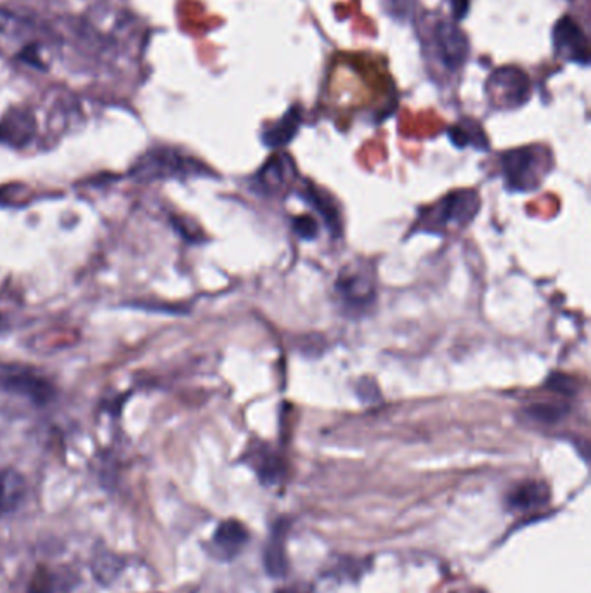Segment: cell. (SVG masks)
<instances>
[{
	"label": "cell",
	"mask_w": 591,
	"mask_h": 593,
	"mask_svg": "<svg viewBox=\"0 0 591 593\" xmlns=\"http://www.w3.org/2000/svg\"><path fill=\"white\" fill-rule=\"evenodd\" d=\"M0 42L20 63L37 70H47L51 65V44L46 37L32 23L6 11L0 13Z\"/></svg>",
	"instance_id": "1"
},
{
	"label": "cell",
	"mask_w": 591,
	"mask_h": 593,
	"mask_svg": "<svg viewBox=\"0 0 591 593\" xmlns=\"http://www.w3.org/2000/svg\"><path fill=\"white\" fill-rule=\"evenodd\" d=\"M550 488L540 481H526V483L515 486L507 496V503L510 509L515 512H531V510L543 509L546 503L550 502Z\"/></svg>",
	"instance_id": "10"
},
{
	"label": "cell",
	"mask_w": 591,
	"mask_h": 593,
	"mask_svg": "<svg viewBox=\"0 0 591 593\" xmlns=\"http://www.w3.org/2000/svg\"><path fill=\"white\" fill-rule=\"evenodd\" d=\"M553 46L560 58L583 66L590 63V47L585 32L569 16L560 18L553 28Z\"/></svg>",
	"instance_id": "6"
},
{
	"label": "cell",
	"mask_w": 591,
	"mask_h": 593,
	"mask_svg": "<svg viewBox=\"0 0 591 593\" xmlns=\"http://www.w3.org/2000/svg\"><path fill=\"white\" fill-rule=\"evenodd\" d=\"M47 587H49V578H47L46 571H42V573L33 580L30 593H47Z\"/></svg>",
	"instance_id": "23"
},
{
	"label": "cell",
	"mask_w": 591,
	"mask_h": 593,
	"mask_svg": "<svg viewBox=\"0 0 591 593\" xmlns=\"http://www.w3.org/2000/svg\"><path fill=\"white\" fill-rule=\"evenodd\" d=\"M293 229L295 233L302 238V240H312L318 236V224L312 219V217L302 216L297 217L293 221Z\"/></svg>",
	"instance_id": "20"
},
{
	"label": "cell",
	"mask_w": 591,
	"mask_h": 593,
	"mask_svg": "<svg viewBox=\"0 0 591 593\" xmlns=\"http://www.w3.org/2000/svg\"><path fill=\"white\" fill-rule=\"evenodd\" d=\"M299 125V110H297V108H292V110L286 113L285 117L278 120L276 124L271 125V127L264 132L262 141H264V144L269 146V148H281V146H285V144L292 141L295 134H297V131H299Z\"/></svg>",
	"instance_id": "13"
},
{
	"label": "cell",
	"mask_w": 591,
	"mask_h": 593,
	"mask_svg": "<svg viewBox=\"0 0 591 593\" xmlns=\"http://www.w3.org/2000/svg\"><path fill=\"white\" fill-rule=\"evenodd\" d=\"M247 541L248 531L241 522L224 521L219 524V528L215 529L212 543L222 559H233L240 554L243 547L247 545Z\"/></svg>",
	"instance_id": "11"
},
{
	"label": "cell",
	"mask_w": 591,
	"mask_h": 593,
	"mask_svg": "<svg viewBox=\"0 0 591 593\" xmlns=\"http://www.w3.org/2000/svg\"><path fill=\"white\" fill-rule=\"evenodd\" d=\"M479 207L481 200L475 191L458 189L430 209L423 216V222L427 221V231L436 229V233L449 228H465L474 219Z\"/></svg>",
	"instance_id": "3"
},
{
	"label": "cell",
	"mask_w": 591,
	"mask_h": 593,
	"mask_svg": "<svg viewBox=\"0 0 591 593\" xmlns=\"http://www.w3.org/2000/svg\"><path fill=\"white\" fill-rule=\"evenodd\" d=\"M501 167L510 188L515 191H531L540 188L548 170V158L540 148L527 146L505 153L501 158Z\"/></svg>",
	"instance_id": "2"
},
{
	"label": "cell",
	"mask_w": 591,
	"mask_h": 593,
	"mask_svg": "<svg viewBox=\"0 0 591 593\" xmlns=\"http://www.w3.org/2000/svg\"><path fill=\"white\" fill-rule=\"evenodd\" d=\"M566 405H534L527 410V415L540 424H557L567 415Z\"/></svg>",
	"instance_id": "19"
},
{
	"label": "cell",
	"mask_w": 591,
	"mask_h": 593,
	"mask_svg": "<svg viewBox=\"0 0 591 593\" xmlns=\"http://www.w3.org/2000/svg\"><path fill=\"white\" fill-rule=\"evenodd\" d=\"M337 290L345 304L352 307H366L375 299V280L368 268H345L337 281Z\"/></svg>",
	"instance_id": "7"
},
{
	"label": "cell",
	"mask_w": 591,
	"mask_h": 593,
	"mask_svg": "<svg viewBox=\"0 0 591 593\" xmlns=\"http://www.w3.org/2000/svg\"><path fill=\"white\" fill-rule=\"evenodd\" d=\"M470 9V0H453V16L456 21L463 20Z\"/></svg>",
	"instance_id": "22"
},
{
	"label": "cell",
	"mask_w": 591,
	"mask_h": 593,
	"mask_svg": "<svg viewBox=\"0 0 591 593\" xmlns=\"http://www.w3.org/2000/svg\"><path fill=\"white\" fill-rule=\"evenodd\" d=\"M304 196H306V202L311 203L312 207L318 210L319 216H323L330 229L338 233L340 231V216H338L335 205L326 198L325 193H319L318 189L311 186V188H307Z\"/></svg>",
	"instance_id": "17"
},
{
	"label": "cell",
	"mask_w": 591,
	"mask_h": 593,
	"mask_svg": "<svg viewBox=\"0 0 591 593\" xmlns=\"http://www.w3.org/2000/svg\"><path fill=\"white\" fill-rule=\"evenodd\" d=\"M548 387H550L552 391L560 392V394H567V396H572V394L576 392V384H574V380L566 377V375H560V373H555V375L548 378Z\"/></svg>",
	"instance_id": "21"
},
{
	"label": "cell",
	"mask_w": 591,
	"mask_h": 593,
	"mask_svg": "<svg viewBox=\"0 0 591 593\" xmlns=\"http://www.w3.org/2000/svg\"><path fill=\"white\" fill-rule=\"evenodd\" d=\"M35 118L30 110H11L0 120V143L21 148L32 141Z\"/></svg>",
	"instance_id": "9"
},
{
	"label": "cell",
	"mask_w": 591,
	"mask_h": 593,
	"mask_svg": "<svg viewBox=\"0 0 591 593\" xmlns=\"http://www.w3.org/2000/svg\"><path fill=\"white\" fill-rule=\"evenodd\" d=\"M449 136H451V141L456 144V146H470V144H474L477 148H481V146H486V139H484V134H482V129H479V125L475 124V122H463L462 125H456L453 127L451 131H449Z\"/></svg>",
	"instance_id": "18"
},
{
	"label": "cell",
	"mask_w": 591,
	"mask_h": 593,
	"mask_svg": "<svg viewBox=\"0 0 591 593\" xmlns=\"http://www.w3.org/2000/svg\"><path fill=\"white\" fill-rule=\"evenodd\" d=\"M276 593H300L299 590H293V588H283V590H278Z\"/></svg>",
	"instance_id": "24"
},
{
	"label": "cell",
	"mask_w": 591,
	"mask_h": 593,
	"mask_svg": "<svg viewBox=\"0 0 591 593\" xmlns=\"http://www.w3.org/2000/svg\"><path fill=\"white\" fill-rule=\"evenodd\" d=\"M0 389L30 399L35 405H47L56 396L46 377L20 365H0Z\"/></svg>",
	"instance_id": "4"
},
{
	"label": "cell",
	"mask_w": 591,
	"mask_h": 593,
	"mask_svg": "<svg viewBox=\"0 0 591 593\" xmlns=\"http://www.w3.org/2000/svg\"><path fill=\"white\" fill-rule=\"evenodd\" d=\"M254 467L259 474L260 481L266 484H278L285 476V465L273 451L259 450L255 453Z\"/></svg>",
	"instance_id": "15"
},
{
	"label": "cell",
	"mask_w": 591,
	"mask_h": 593,
	"mask_svg": "<svg viewBox=\"0 0 591 593\" xmlns=\"http://www.w3.org/2000/svg\"><path fill=\"white\" fill-rule=\"evenodd\" d=\"M437 53L448 70H458L468 58L465 33L451 21H441L436 28Z\"/></svg>",
	"instance_id": "8"
},
{
	"label": "cell",
	"mask_w": 591,
	"mask_h": 593,
	"mask_svg": "<svg viewBox=\"0 0 591 593\" xmlns=\"http://www.w3.org/2000/svg\"><path fill=\"white\" fill-rule=\"evenodd\" d=\"M288 165H290L288 157H274L273 160H269L266 167L260 170V174L257 176L260 189H266L267 193H271V191L274 193L276 189L281 188L290 176Z\"/></svg>",
	"instance_id": "14"
},
{
	"label": "cell",
	"mask_w": 591,
	"mask_h": 593,
	"mask_svg": "<svg viewBox=\"0 0 591 593\" xmlns=\"http://www.w3.org/2000/svg\"><path fill=\"white\" fill-rule=\"evenodd\" d=\"M488 89L494 103L505 106V108H517V106L524 105L531 94L529 77L526 72H522L515 66H505V68L491 73Z\"/></svg>",
	"instance_id": "5"
},
{
	"label": "cell",
	"mask_w": 591,
	"mask_h": 593,
	"mask_svg": "<svg viewBox=\"0 0 591 593\" xmlns=\"http://www.w3.org/2000/svg\"><path fill=\"white\" fill-rule=\"evenodd\" d=\"M26 483L16 470H0V515L9 514L25 500Z\"/></svg>",
	"instance_id": "12"
},
{
	"label": "cell",
	"mask_w": 591,
	"mask_h": 593,
	"mask_svg": "<svg viewBox=\"0 0 591 593\" xmlns=\"http://www.w3.org/2000/svg\"><path fill=\"white\" fill-rule=\"evenodd\" d=\"M264 561H266L267 573L271 574V576H274V578L285 576L288 562H286L285 540L280 535V529H276L274 535L271 536Z\"/></svg>",
	"instance_id": "16"
}]
</instances>
